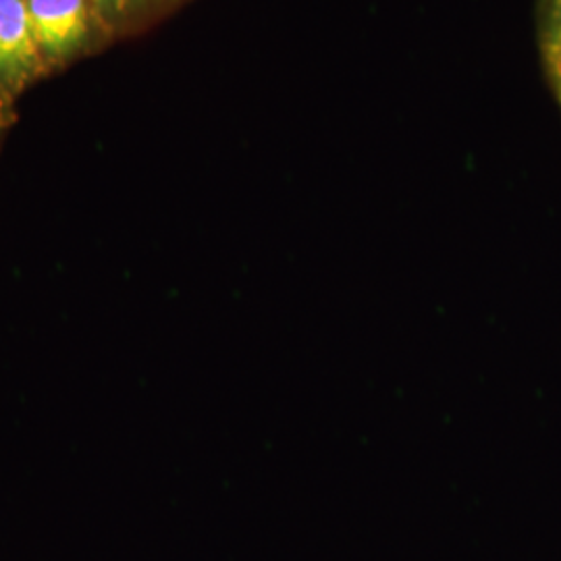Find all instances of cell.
Masks as SVG:
<instances>
[{"label": "cell", "instance_id": "obj_1", "mask_svg": "<svg viewBox=\"0 0 561 561\" xmlns=\"http://www.w3.org/2000/svg\"><path fill=\"white\" fill-rule=\"evenodd\" d=\"M42 59L60 60L78 53L90 34L92 0H25Z\"/></svg>", "mask_w": 561, "mask_h": 561}, {"label": "cell", "instance_id": "obj_2", "mask_svg": "<svg viewBox=\"0 0 561 561\" xmlns=\"http://www.w3.org/2000/svg\"><path fill=\"white\" fill-rule=\"evenodd\" d=\"M41 65L25 0H0V99L15 94Z\"/></svg>", "mask_w": 561, "mask_h": 561}, {"label": "cell", "instance_id": "obj_3", "mask_svg": "<svg viewBox=\"0 0 561 561\" xmlns=\"http://www.w3.org/2000/svg\"><path fill=\"white\" fill-rule=\"evenodd\" d=\"M539 42L547 78L561 104V0H541Z\"/></svg>", "mask_w": 561, "mask_h": 561}, {"label": "cell", "instance_id": "obj_4", "mask_svg": "<svg viewBox=\"0 0 561 561\" xmlns=\"http://www.w3.org/2000/svg\"><path fill=\"white\" fill-rule=\"evenodd\" d=\"M169 0H92L94 11L115 27L136 23Z\"/></svg>", "mask_w": 561, "mask_h": 561}, {"label": "cell", "instance_id": "obj_5", "mask_svg": "<svg viewBox=\"0 0 561 561\" xmlns=\"http://www.w3.org/2000/svg\"><path fill=\"white\" fill-rule=\"evenodd\" d=\"M2 127H4V113H2V99H0V136H2Z\"/></svg>", "mask_w": 561, "mask_h": 561}]
</instances>
